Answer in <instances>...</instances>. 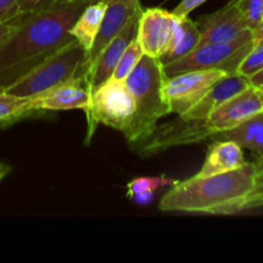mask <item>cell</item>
I'll return each instance as SVG.
<instances>
[{"label": "cell", "instance_id": "obj_1", "mask_svg": "<svg viewBox=\"0 0 263 263\" xmlns=\"http://www.w3.org/2000/svg\"><path fill=\"white\" fill-rule=\"evenodd\" d=\"M91 2L58 0L48 9L14 17L18 27L0 45V89L4 90L46 57L74 40L69 30Z\"/></svg>", "mask_w": 263, "mask_h": 263}, {"label": "cell", "instance_id": "obj_2", "mask_svg": "<svg viewBox=\"0 0 263 263\" xmlns=\"http://www.w3.org/2000/svg\"><path fill=\"white\" fill-rule=\"evenodd\" d=\"M256 162L223 174L179 181L170 186L158 203L163 212L198 215H234L243 211L244 202L254 184Z\"/></svg>", "mask_w": 263, "mask_h": 263}, {"label": "cell", "instance_id": "obj_3", "mask_svg": "<svg viewBox=\"0 0 263 263\" xmlns=\"http://www.w3.org/2000/svg\"><path fill=\"white\" fill-rule=\"evenodd\" d=\"M164 77L161 59L145 54L126 77V85L135 100V113L123 135L133 149L152 135L162 117L170 115L162 91Z\"/></svg>", "mask_w": 263, "mask_h": 263}, {"label": "cell", "instance_id": "obj_4", "mask_svg": "<svg viewBox=\"0 0 263 263\" xmlns=\"http://www.w3.org/2000/svg\"><path fill=\"white\" fill-rule=\"evenodd\" d=\"M76 77L87 79V51L76 40H72L5 87L4 91L18 97H36Z\"/></svg>", "mask_w": 263, "mask_h": 263}, {"label": "cell", "instance_id": "obj_5", "mask_svg": "<svg viewBox=\"0 0 263 263\" xmlns=\"http://www.w3.org/2000/svg\"><path fill=\"white\" fill-rule=\"evenodd\" d=\"M254 44L256 39L253 31L246 30L230 41L197 46L182 58L164 63L163 72L166 76L197 69H216L225 72L226 74L236 73Z\"/></svg>", "mask_w": 263, "mask_h": 263}, {"label": "cell", "instance_id": "obj_6", "mask_svg": "<svg viewBox=\"0 0 263 263\" xmlns=\"http://www.w3.org/2000/svg\"><path fill=\"white\" fill-rule=\"evenodd\" d=\"M135 113V100L125 81L109 79L91 90L89 112V138L98 123L125 133Z\"/></svg>", "mask_w": 263, "mask_h": 263}, {"label": "cell", "instance_id": "obj_7", "mask_svg": "<svg viewBox=\"0 0 263 263\" xmlns=\"http://www.w3.org/2000/svg\"><path fill=\"white\" fill-rule=\"evenodd\" d=\"M225 74L216 69H197L164 77L162 91L170 113H186Z\"/></svg>", "mask_w": 263, "mask_h": 263}, {"label": "cell", "instance_id": "obj_8", "mask_svg": "<svg viewBox=\"0 0 263 263\" xmlns=\"http://www.w3.org/2000/svg\"><path fill=\"white\" fill-rule=\"evenodd\" d=\"M212 136L205 120H187L181 116L174 121L157 125L152 135L134 151L140 156H152L172 146L199 143Z\"/></svg>", "mask_w": 263, "mask_h": 263}, {"label": "cell", "instance_id": "obj_9", "mask_svg": "<svg viewBox=\"0 0 263 263\" xmlns=\"http://www.w3.org/2000/svg\"><path fill=\"white\" fill-rule=\"evenodd\" d=\"M261 110H263V91L249 85L246 90L216 108L205 122L213 135L236 127Z\"/></svg>", "mask_w": 263, "mask_h": 263}, {"label": "cell", "instance_id": "obj_10", "mask_svg": "<svg viewBox=\"0 0 263 263\" xmlns=\"http://www.w3.org/2000/svg\"><path fill=\"white\" fill-rule=\"evenodd\" d=\"M91 91L86 77H76L32 97V112L82 109L89 112Z\"/></svg>", "mask_w": 263, "mask_h": 263}, {"label": "cell", "instance_id": "obj_11", "mask_svg": "<svg viewBox=\"0 0 263 263\" xmlns=\"http://www.w3.org/2000/svg\"><path fill=\"white\" fill-rule=\"evenodd\" d=\"M195 22L200 32L198 46L230 41L246 30H251L239 10L236 0H230L225 7L211 14L202 15Z\"/></svg>", "mask_w": 263, "mask_h": 263}, {"label": "cell", "instance_id": "obj_12", "mask_svg": "<svg viewBox=\"0 0 263 263\" xmlns=\"http://www.w3.org/2000/svg\"><path fill=\"white\" fill-rule=\"evenodd\" d=\"M172 17V12L162 8L141 10L136 39L145 55L157 59L162 58L171 36Z\"/></svg>", "mask_w": 263, "mask_h": 263}, {"label": "cell", "instance_id": "obj_13", "mask_svg": "<svg viewBox=\"0 0 263 263\" xmlns=\"http://www.w3.org/2000/svg\"><path fill=\"white\" fill-rule=\"evenodd\" d=\"M141 10H143V8H139V9L134 13L133 17H131L130 20L127 21V23L125 25V27L120 31V33L108 44L107 48H105L104 50H103V53L100 54L97 63H95L94 69H92L91 74H90L89 77L90 91L112 77L113 71H115L116 66H117L122 53L125 51V49L127 48L128 44L136 37L139 18H140Z\"/></svg>", "mask_w": 263, "mask_h": 263}, {"label": "cell", "instance_id": "obj_14", "mask_svg": "<svg viewBox=\"0 0 263 263\" xmlns=\"http://www.w3.org/2000/svg\"><path fill=\"white\" fill-rule=\"evenodd\" d=\"M141 8L140 3L138 4H127V3H109L105 9L104 17H103L102 25H100L99 32L95 37L91 49L87 53V82L89 77L94 69L95 63L100 54L103 53L108 44L120 33V31L125 27L127 21L133 17L134 13Z\"/></svg>", "mask_w": 263, "mask_h": 263}, {"label": "cell", "instance_id": "obj_15", "mask_svg": "<svg viewBox=\"0 0 263 263\" xmlns=\"http://www.w3.org/2000/svg\"><path fill=\"white\" fill-rule=\"evenodd\" d=\"M249 86L248 77L240 73L225 74L222 79L218 80L207 94L194 105L190 108L186 113L181 115L182 118L187 120H207L208 116L220 107L222 103L233 98L234 95L239 94Z\"/></svg>", "mask_w": 263, "mask_h": 263}, {"label": "cell", "instance_id": "obj_16", "mask_svg": "<svg viewBox=\"0 0 263 263\" xmlns=\"http://www.w3.org/2000/svg\"><path fill=\"white\" fill-rule=\"evenodd\" d=\"M243 148L231 140H213L208 146L204 163L195 176L205 177L236 170L246 163Z\"/></svg>", "mask_w": 263, "mask_h": 263}, {"label": "cell", "instance_id": "obj_17", "mask_svg": "<svg viewBox=\"0 0 263 263\" xmlns=\"http://www.w3.org/2000/svg\"><path fill=\"white\" fill-rule=\"evenodd\" d=\"M199 39L200 32L195 21L190 20L187 15L179 17V15L174 14L171 36H170L166 51L161 58L162 64L174 62L189 54L190 51L197 48L199 44Z\"/></svg>", "mask_w": 263, "mask_h": 263}, {"label": "cell", "instance_id": "obj_18", "mask_svg": "<svg viewBox=\"0 0 263 263\" xmlns=\"http://www.w3.org/2000/svg\"><path fill=\"white\" fill-rule=\"evenodd\" d=\"M211 140H231L263 159V110L249 117L236 127L216 133Z\"/></svg>", "mask_w": 263, "mask_h": 263}, {"label": "cell", "instance_id": "obj_19", "mask_svg": "<svg viewBox=\"0 0 263 263\" xmlns=\"http://www.w3.org/2000/svg\"><path fill=\"white\" fill-rule=\"evenodd\" d=\"M107 3L103 0H95L87 4L77 17L69 30V35L89 53L94 44L95 37L99 32L103 17H104Z\"/></svg>", "mask_w": 263, "mask_h": 263}, {"label": "cell", "instance_id": "obj_20", "mask_svg": "<svg viewBox=\"0 0 263 263\" xmlns=\"http://www.w3.org/2000/svg\"><path fill=\"white\" fill-rule=\"evenodd\" d=\"M32 97H18L7 91H0V126L25 118L32 113Z\"/></svg>", "mask_w": 263, "mask_h": 263}, {"label": "cell", "instance_id": "obj_21", "mask_svg": "<svg viewBox=\"0 0 263 263\" xmlns=\"http://www.w3.org/2000/svg\"><path fill=\"white\" fill-rule=\"evenodd\" d=\"M144 53L141 50V46L139 44L138 39H134L130 44H128L127 48L125 49V51L121 55L120 61H118L117 66H116L115 71L110 79L120 80V81H125L126 77L131 73L134 68L136 67V64L140 62V59L143 58Z\"/></svg>", "mask_w": 263, "mask_h": 263}, {"label": "cell", "instance_id": "obj_22", "mask_svg": "<svg viewBox=\"0 0 263 263\" xmlns=\"http://www.w3.org/2000/svg\"><path fill=\"white\" fill-rule=\"evenodd\" d=\"M176 182L177 180L167 179V177L164 176L136 177V179H133L127 185H126V189H127V198L133 194H138V193L157 192V190L162 189V187L172 186V185L176 184Z\"/></svg>", "mask_w": 263, "mask_h": 263}, {"label": "cell", "instance_id": "obj_23", "mask_svg": "<svg viewBox=\"0 0 263 263\" xmlns=\"http://www.w3.org/2000/svg\"><path fill=\"white\" fill-rule=\"evenodd\" d=\"M263 205V159L256 162V174H254V184L248 197L244 202L243 211L253 210Z\"/></svg>", "mask_w": 263, "mask_h": 263}, {"label": "cell", "instance_id": "obj_24", "mask_svg": "<svg viewBox=\"0 0 263 263\" xmlns=\"http://www.w3.org/2000/svg\"><path fill=\"white\" fill-rule=\"evenodd\" d=\"M239 10L252 31L263 20V0H236Z\"/></svg>", "mask_w": 263, "mask_h": 263}, {"label": "cell", "instance_id": "obj_25", "mask_svg": "<svg viewBox=\"0 0 263 263\" xmlns=\"http://www.w3.org/2000/svg\"><path fill=\"white\" fill-rule=\"evenodd\" d=\"M261 67H263V37L256 40L253 49L249 51L248 55L246 57V59L239 66L238 73L249 77L254 72L258 71Z\"/></svg>", "mask_w": 263, "mask_h": 263}, {"label": "cell", "instance_id": "obj_26", "mask_svg": "<svg viewBox=\"0 0 263 263\" xmlns=\"http://www.w3.org/2000/svg\"><path fill=\"white\" fill-rule=\"evenodd\" d=\"M58 0H20L15 7L14 15L12 18L17 17V15H26L31 14V13L40 12V10L48 9L51 5H54Z\"/></svg>", "mask_w": 263, "mask_h": 263}, {"label": "cell", "instance_id": "obj_27", "mask_svg": "<svg viewBox=\"0 0 263 263\" xmlns=\"http://www.w3.org/2000/svg\"><path fill=\"white\" fill-rule=\"evenodd\" d=\"M207 0H181V2L177 4V7L172 10L175 15H179V17H185V15H189L193 10L197 9L198 7H200L202 4Z\"/></svg>", "mask_w": 263, "mask_h": 263}, {"label": "cell", "instance_id": "obj_28", "mask_svg": "<svg viewBox=\"0 0 263 263\" xmlns=\"http://www.w3.org/2000/svg\"><path fill=\"white\" fill-rule=\"evenodd\" d=\"M18 2L20 0H0V22L10 20L14 15Z\"/></svg>", "mask_w": 263, "mask_h": 263}, {"label": "cell", "instance_id": "obj_29", "mask_svg": "<svg viewBox=\"0 0 263 263\" xmlns=\"http://www.w3.org/2000/svg\"><path fill=\"white\" fill-rule=\"evenodd\" d=\"M18 27V21L12 18V20L3 21L0 22V45L12 35L15 31V28Z\"/></svg>", "mask_w": 263, "mask_h": 263}, {"label": "cell", "instance_id": "obj_30", "mask_svg": "<svg viewBox=\"0 0 263 263\" xmlns=\"http://www.w3.org/2000/svg\"><path fill=\"white\" fill-rule=\"evenodd\" d=\"M154 197H156V192H144L138 193V194H133L128 198L138 205H148L153 202Z\"/></svg>", "mask_w": 263, "mask_h": 263}, {"label": "cell", "instance_id": "obj_31", "mask_svg": "<svg viewBox=\"0 0 263 263\" xmlns=\"http://www.w3.org/2000/svg\"><path fill=\"white\" fill-rule=\"evenodd\" d=\"M248 80H249V85H251V86L256 87V89L263 91V67H261L258 71L254 72L252 76H249Z\"/></svg>", "mask_w": 263, "mask_h": 263}, {"label": "cell", "instance_id": "obj_32", "mask_svg": "<svg viewBox=\"0 0 263 263\" xmlns=\"http://www.w3.org/2000/svg\"><path fill=\"white\" fill-rule=\"evenodd\" d=\"M253 36L256 40H259V39L263 37V20L261 21V23H259V25L253 30Z\"/></svg>", "mask_w": 263, "mask_h": 263}, {"label": "cell", "instance_id": "obj_33", "mask_svg": "<svg viewBox=\"0 0 263 263\" xmlns=\"http://www.w3.org/2000/svg\"><path fill=\"white\" fill-rule=\"evenodd\" d=\"M10 172V166L5 163H0V181Z\"/></svg>", "mask_w": 263, "mask_h": 263}, {"label": "cell", "instance_id": "obj_34", "mask_svg": "<svg viewBox=\"0 0 263 263\" xmlns=\"http://www.w3.org/2000/svg\"><path fill=\"white\" fill-rule=\"evenodd\" d=\"M92 2H95V0H92ZM103 2H105L107 4H109V3H116V2L127 3V4H138V3H140V0H103Z\"/></svg>", "mask_w": 263, "mask_h": 263}, {"label": "cell", "instance_id": "obj_35", "mask_svg": "<svg viewBox=\"0 0 263 263\" xmlns=\"http://www.w3.org/2000/svg\"><path fill=\"white\" fill-rule=\"evenodd\" d=\"M0 91H3V89H0Z\"/></svg>", "mask_w": 263, "mask_h": 263}]
</instances>
